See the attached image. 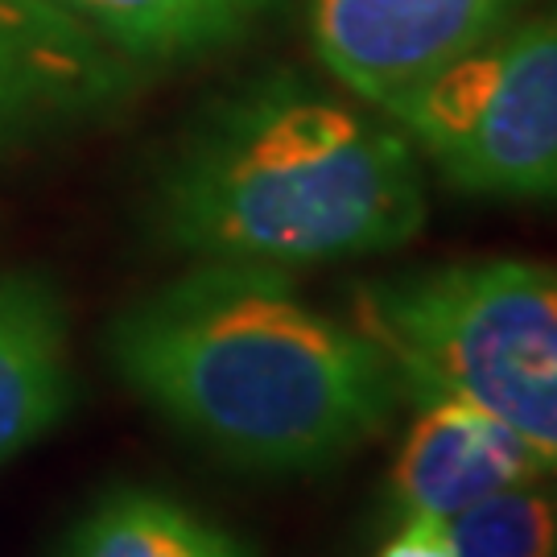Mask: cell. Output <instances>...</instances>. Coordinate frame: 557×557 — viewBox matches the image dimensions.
I'll list each match as a JSON object with an SVG mask.
<instances>
[{
	"instance_id": "1",
	"label": "cell",
	"mask_w": 557,
	"mask_h": 557,
	"mask_svg": "<svg viewBox=\"0 0 557 557\" xmlns=\"http://www.w3.org/2000/svg\"><path fill=\"white\" fill-rule=\"evenodd\" d=\"M108 356L174 430L264 475L343 462L405 400L376 338L257 264L195 260L112 322Z\"/></svg>"
},
{
	"instance_id": "2",
	"label": "cell",
	"mask_w": 557,
	"mask_h": 557,
	"mask_svg": "<svg viewBox=\"0 0 557 557\" xmlns=\"http://www.w3.org/2000/svg\"><path fill=\"white\" fill-rule=\"evenodd\" d=\"M149 215L182 257L289 273L405 248L425 223V170L388 116L264 71L182 128Z\"/></svg>"
},
{
	"instance_id": "3",
	"label": "cell",
	"mask_w": 557,
	"mask_h": 557,
	"mask_svg": "<svg viewBox=\"0 0 557 557\" xmlns=\"http://www.w3.org/2000/svg\"><path fill=\"white\" fill-rule=\"evenodd\" d=\"M351 314L405 397L475 405L557 475V264L475 257L409 269L356 285Z\"/></svg>"
},
{
	"instance_id": "4",
	"label": "cell",
	"mask_w": 557,
	"mask_h": 557,
	"mask_svg": "<svg viewBox=\"0 0 557 557\" xmlns=\"http://www.w3.org/2000/svg\"><path fill=\"white\" fill-rule=\"evenodd\" d=\"M384 116L462 195L557 202V4L520 13Z\"/></svg>"
},
{
	"instance_id": "5",
	"label": "cell",
	"mask_w": 557,
	"mask_h": 557,
	"mask_svg": "<svg viewBox=\"0 0 557 557\" xmlns=\"http://www.w3.org/2000/svg\"><path fill=\"white\" fill-rule=\"evenodd\" d=\"M529 9L533 0H310V46L338 87L384 112Z\"/></svg>"
},
{
	"instance_id": "6",
	"label": "cell",
	"mask_w": 557,
	"mask_h": 557,
	"mask_svg": "<svg viewBox=\"0 0 557 557\" xmlns=\"http://www.w3.org/2000/svg\"><path fill=\"white\" fill-rule=\"evenodd\" d=\"M128 66L54 0H0V149L103 112Z\"/></svg>"
},
{
	"instance_id": "7",
	"label": "cell",
	"mask_w": 557,
	"mask_h": 557,
	"mask_svg": "<svg viewBox=\"0 0 557 557\" xmlns=\"http://www.w3.org/2000/svg\"><path fill=\"white\" fill-rule=\"evenodd\" d=\"M541 479H554V467L504 421L467 400L430 397L418 400L393 458L388 499L397 517L455 520L483 499Z\"/></svg>"
},
{
	"instance_id": "8",
	"label": "cell",
	"mask_w": 557,
	"mask_h": 557,
	"mask_svg": "<svg viewBox=\"0 0 557 557\" xmlns=\"http://www.w3.org/2000/svg\"><path fill=\"white\" fill-rule=\"evenodd\" d=\"M71 405V338L54 281L0 277V462L50 434Z\"/></svg>"
},
{
	"instance_id": "9",
	"label": "cell",
	"mask_w": 557,
	"mask_h": 557,
	"mask_svg": "<svg viewBox=\"0 0 557 557\" xmlns=\"http://www.w3.org/2000/svg\"><path fill=\"white\" fill-rule=\"evenodd\" d=\"M120 59L182 62L239 41L277 0H54Z\"/></svg>"
},
{
	"instance_id": "10",
	"label": "cell",
	"mask_w": 557,
	"mask_h": 557,
	"mask_svg": "<svg viewBox=\"0 0 557 557\" xmlns=\"http://www.w3.org/2000/svg\"><path fill=\"white\" fill-rule=\"evenodd\" d=\"M62 557H248V549L178 499L128 487L75 524Z\"/></svg>"
},
{
	"instance_id": "11",
	"label": "cell",
	"mask_w": 557,
	"mask_h": 557,
	"mask_svg": "<svg viewBox=\"0 0 557 557\" xmlns=\"http://www.w3.org/2000/svg\"><path fill=\"white\" fill-rule=\"evenodd\" d=\"M450 533L458 557H557V475L458 512Z\"/></svg>"
},
{
	"instance_id": "12",
	"label": "cell",
	"mask_w": 557,
	"mask_h": 557,
	"mask_svg": "<svg viewBox=\"0 0 557 557\" xmlns=\"http://www.w3.org/2000/svg\"><path fill=\"white\" fill-rule=\"evenodd\" d=\"M376 557H458L450 520L442 517H400L393 537L376 549Z\"/></svg>"
}]
</instances>
